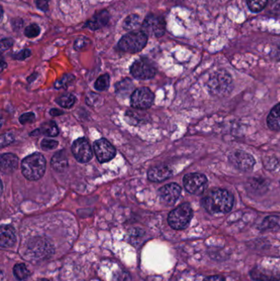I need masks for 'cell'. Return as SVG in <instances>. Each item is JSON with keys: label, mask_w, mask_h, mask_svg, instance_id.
<instances>
[{"label": "cell", "mask_w": 280, "mask_h": 281, "mask_svg": "<svg viewBox=\"0 0 280 281\" xmlns=\"http://www.w3.org/2000/svg\"><path fill=\"white\" fill-rule=\"evenodd\" d=\"M269 182L262 178H252L248 182V189L251 193L262 195L268 191Z\"/></svg>", "instance_id": "d6986e66"}, {"label": "cell", "mask_w": 280, "mask_h": 281, "mask_svg": "<svg viewBox=\"0 0 280 281\" xmlns=\"http://www.w3.org/2000/svg\"><path fill=\"white\" fill-rule=\"evenodd\" d=\"M251 278L256 281H279L280 274L272 270L266 269L264 268H253L250 272Z\"/></svg>", "instance_id": "5bb4252c"}, {"label": "cell", "mask_w": 280, "mask_h": 281, "mask_svg": "<svg viewBox=\"0 0 280 281\" xmlns=\"http://www.w3.org/2000/svg\"><path fill=\"white\" fill-rule=\"evenodd\" d=\"M49 0H36V5L43 12H47L49 9Z\"/></svg>", "instance_id": "8d00e7d4"}, {"label": "cell", "mask_w": 280, "mask_h": 281, "mask_svg": "<svg viewBox=\"0 0 280 281\" xmlns=\"http://www.w3.org/2000/svg\"><path fill=\"white\" fill-rule=\"evenodd\" d=\"M21 172L25 179L36 181L44 176L46 170V161L41 154L33 153L21 161Z\"/></svg>", "instance_id": "7a4b0ae2"}, {"label": "cell", "mask_w": 280, "mask_h": 281, "mask_svg": "<svg viewBox=\"0 0 280 281\" xmlns=\"http://www.w3.org/2000/svg\"><path fill=\"white\" fill-rule=\"evenodd\" d=\"M93 150L96 158L100 163L111 161L116 156V150L114 146L105 138L97 140L93 144Z\"/></svg>", "instance_id": "30bf717a"}, {"label": "cell", "mask_w": 280, "mask_h": 281, "mask_svg": "<svg viewBox=\"0 0 280 281\" xmlns=\"http://www.w3.org/2000/svg\"><path fill=\"white\" fill-rule=\"evenodd\" d=\"M109 12L106 10H103L101 12H97L90 21H87L86 26L90 28V30H98L109 22Z\"/></svg>", "instance_id": "ac0fdd59"}, {"label": "cell", "mask_w": 280, "mask_h": 281, "mask_svg": "<svg viewBox=\"0 0 280 281\" xmlns=\"http://www.w3.org/2000/svg\"><path fill=\"white\" fill-rule=\"evenodd\" d=\"M51 166L58 173L63 172L67 169L68 161L64 151H58L53 155L51 159Z\"/></svg>", "instance_id": "ffe728a7"}, {"label": "cell", "mask_w": 280, "mask_h": 281, "mask_svg": "<svg viewBox=\"0 0 280 281\" xmlns=\"http://www.w3.org/2000/svg\"><path fill=\"white\" fill-rule=\"evenodd\" d=\"M208 179L205 174L191 173L183 177V185L188 193L193 195H201L206 191Z\"/></svg>", "instance_id": "8992f818"}, {"label": "cell", "mask_w": 280, "mask_h": 281, "mask_svg": "<svg viewBox=\"0 0 280 281\" xmlns=\"http://www.w3.org/2000/svg\"><path fill=\"white\" fill-rule=\"evenodd\" d=\"M72 151L76 161L80 163H87L92 158V150L88 141L81 137L72 143Z\"/></svg>", "instance_id": "4fadbf2b"}, {"label": "cell", "mask_w": 280, "mask_h": 281, "mask_svg": "<svg viewBox=\"0 0 280 281\" xmlns=\"http://www.w3.org/2000/svg\"><path fill=\"white\" fill-rule=\"evenodd\" d=\"M48 281V280L46 279H42V280H39V281Z\"/></svg>", "instance_id": "7bdbcfd3"}, {"label": "cell", "mask_w": 280, "mask_h": 281, "mask_svg": "<svg viewBox=\"0 0 280 281\" xmlns=\"http://www.w3.org/2000/svg\"><path fill=\"white\" fill-rule=\"evenodd\" d=\"M193 216L191 205L188 202L183 203L173 210L168 216L169 226L176 230H184L190 224Z\"/></svg>", "instance_id": "3957f363"}, {"label": "cell", "mask_w": 280, "mask_h": 281, "mask_svg": "<svg viewBox=\"0 0 280 281\" xmlns=\"http://www.w3.org/2000/svg\"><path fill=\"white\" fill-rule=\"evenodd\" d=\"M74 79V76H72V75H65L64 77H63L62 79L56 81L55 84H54V86H55L56 89L66 88V87L68 86V85L72 83V81Z\"/></svg>", "instance_id": "f546056e"}, {"label": "cell", "mask_w": 280, "mask_h": 281, "mask_svg": "<svg viewBox=\"0 0 280 281\" xmlns=\"http://www.w3.org/2000/svg\"><path fill=\"white\" fill-rule=\"evenodd\" d=\"M14 41L11 38H4L1 40V51L3 52L13 45Z\"/></svg>", "instance_id": "e575fe53"}, {"label": "cell", "mask_w": 280, "mask_h": 281, "mask_svg": "<svg viewBox=\"0 0 280 281\" xmlns=\"http://www.w3.org/2000/svg\"><path fill=\"white\" fill-rule=\"evenodd\" d=\"M31 54L30 49H23L21 52H19L17 54H14L13 58L17 60H24L25 58L30 57Z\"/></svg>", "instance_id": "d590c367"}, {"label": "cell", "mask_w": 280, "mask_h": 281, "mask_svg": "<svg viewBox=\"0 0 280 281\" xmlns=\"http://www.w3.org/2000/svg\"><path fill=\"white\" fill-rule=\"evenodd\" d=\"M86 40H83V39H77L75 42V49L76 50H80V49H82L86 45Z\"/></svg>", "instance_id": "f35d334b"}, {"label": "cell", "mask_w": 280, "mask_h": 281, "mask_svg": "<svg viewBox=\"0 0 280 281\" xmlns=\"http://www.w3.org/2000/svg\"><path fill=\"white\" fill-rule=\"evenodd\" d=\"M247 3L252 12H260L267 7L268 0H247Z\"/></svg>", "instance_id": "484cf974"}, {"label": "cell", "mask_w": 280, "mask_h": 281, "mask_svg": "<svg viewBox=\"0 0 280 281\" xmlns=\"http://www.w3.org/2000/svg\"><path fill=\"white\" fill-rule=\"evenodd\" d=\"M155 95L147 87L137 89L131 96V105L137 109H146L151 107L154 103Z\"/></svg>", "instance_id": "9c48e42d"}, {"label": "cell", "mask_w": 280, "mask_h": 281, "mask_svg": "<svg viewBox=\"0 0 280 281\" xmlns=\"http://www.w3.org/2000/svg\"><path fill=\"white\" fill-rule=\"evenodd\" d=\"M278 220V217H276V216H268L262 222L260 229L261 230H276L279 228Z\"/></svg>", "instance_id": "4316f807"}, {"label": "cell", "mask_w": 280, "mask_h": 281, "mask_svg": "<svg viewBox=\"0 0 280 281\" xmlns=\"http://www.w3.org/2000/svg\"><path fill=\"white\" fill-rule=\"evenodd\" d=\"M229 161L237 170L243 172L253 171L256 165V160L251 154L239 150L229 154Z\"/></svg>", "instance_id": "52a82bcc"}, {"label": "cell", "mask_w": 280, "mask_h": 281, "mask_svg": "<svg viewBox=\"0 0 280 281\" xmlns=\"http://www.w3.org/2000/svg\"><path fill=\"white\" fill-rule=\"evenodd\" d=\"M35 116L34 113H31V112H29V113H25V114H22L20 118H19V121L21 124H26V123H33L35 121Z\"/></svg>", "instance_id": "d6a6232c"}, {"label": "cell", "mask_w": 280, "mask_h": 281, "mask_svg": "<svg viewBox=\"0 0 280 281\" xmlns=\"http://www.w3.org/2000/svg\"><path fill=\"white\" fill-rule=\"evenodd\" d=\"M267 125L271 130H280V104L274 106L267 117Z\"/></svg>", "instance_id": "44dd1931"}, {"label": "cell", "mask_w": 280, "mask_h": 281, "mask_svg": "<svg viewBox=\"0 0 280 281\" xmlns=\"http://www.w3.org/2000/svg\"><path fill=\"white\" fill-rule=\"evenodd\" d=\"M172 175H173V171L166 165L151 168L147 173L149 180L155 183L165 181L166 179H169Z\"/></svg>", "instance_id": "9a60e30c"}, {"label": "cell", "mask_w": 280, "mask_h": 281, "mask_svg": "<svg viewBox=\"0 0 280 281\" xmlns=\"http://www.w3.org/2000/svg\"><path fill=\"white\" fill-rule=\"evenodd\" d=\"M182 189L178 184L175 183L166 184L158 190V196L160 202L165 206H173L180 198Z\"/></svg>", "instance_id": "7c38bea8"}, {"label": "cell", "mask_w": 280, "mask_h": 281, "mask_svg": "<svg viewBox=\"0 0 280 281\" xmlns=\"http://www.w3.org/2000/svg\"><path fill=\"white\" fill-rule=\"evenodd\" d=\"M13 141V135L11 134V133H4V134H2L1 136V140H0L1 147H4L5 146L11 144Z\"/></svg>", "instance_id": "836d02e7"}, {"label": "cell", "mask_w": 280, "mask_h": 281, "mask_svg": "<svg viewBox=\"0 0 280 281\" xmlns=\"http://www.w3.org/2000/svg\"><path fill=\"white\" fill-rule=\"evenodd\" d=\"M40 28L37 24H30L25 29V35L28 38H35L39 35Z\"/></svg>", "instance_id": "4dcf8cb0"}, {"label": "cell", "mask_w": 280, "mask_h": 281, "mask_svg": "<svg viewBox=\"0 0 280 281\" xmlns=\"http://www.w3.org/2000/svg\"><path fill=\"white\" fill-rule=\"evenodd\" d=\"M201 203L210 214H226L233 209L234 198L226 189L215 188L202 198Z\"/></svg>", "instance_id": "6da1fadb"}, {"label": "cell", "mask_w": 280, "mask_h": 281, "mask_svg": "<svg viewBox=\"0 0 280 281\" xmlns=\"http://www.w3.org/2000/svg\"><path fill=\"white\" fill-rule=\"evenodd\" d=\"M76 102V97L74 95L71 93L63 94L60 97L57 99V103L60 105L61 107L70 109L74 105Z\"/></svg>", "instance_id": "d4e9b609"}, {"label": "cell", "mask_w": 280, "mask_h": 281, "mask_svg": "<svg viewBox=\"0 0 280 281\" xmlns=\"http://www.w3.org/2000/svg\"><path fill=\"white\" fill-rule=\"evenodd\" d=\"M232 77L229 72L221 70L216 72L208 81V89L212 95L223 96L230 93L233 89Z\"/></svg>", "instance_id": "5b68a950"}, {"label": "cell", "mask_w": 280, "mask_h": 281, "mask_svg": "<svg viewBox=\"0 0 280 281\" xmlns=\"http://www.w3.org/2000/svg\"><path fill=\"white\" fill-rule=\"evenodd\" d=\"M148 40V35L143 30L138 32H130L122 37L118 46L123 52L135 54L145 48Z\"/></svg>", "instance_id": "277c9868"}, {"label": "cell", "mask_w": 280, "mask_h": 281, "mask_svg": "<svg viewBox=\"0 0 280 281\" xmlns=\"http://www.w3.org/2000/svg\"></svg>", "instance_id": "ee69618b"}, {"label": "cell", "mask_w": 280, "mask_h": 281, "mask_svg": "<svg viewBox=\"0 0 280 281\" xmlns=\"http://www.w3.org/2000/svg\"><path fill=\"white\" fill-rule=\"evenodd\" d=\"M267 164H265V167L267 170H272L276 169V166L278 165V160L275 158H271V160L267 161Z\"/></svg>", "instance_id": "74e56055"}, {"label": "cell", "mask_w": 280, "mask_h": 281, "mask_svg": "<svg viewBox=\"0 0 280 281\" xmlns=\"http://www.w3.org/2000/svg\"><path fill=\"white\" fill-rule=\"evenodd\" d=\"M132 88H133L132 81L128 78H126L116 85V93L119 96L127 97V95L132 93Z\"/></svg>", "instance_id": "603a6c76"}, {"label": "cell", "mask_w": 280, "mask_h": 281, "mask_svg": "<svg viewBox=\"0 0 280 281\" xmlns=\"http://www.w3.org/2000/svg\"><path fill=\"white\" fill-rule=\"evenodd\" d=\"M49 114H50V115H52V116H59V115H62V114H64V112L58 109H50Z\"/></svg>", "instance_id": "60d3db41"}, {"label": "cell", "mask_w": 280, "mask_h": 281, "mask_svg": "<svg viewBox=\"0 0 280 281\" xmlns=\"http://www.w3.org/2000/svg\"><path fill=\"white\" fill-rule=\"evenodd\" d=\"M6 63H4V61H2V67H1V71H3L4 69V67H6Z\"/></svg>", "instance_id": "b9f144b4"}, {"label": "cell", "mask_w": 280, "mask_h": 281, "mask_svg": "<svg viewBox=\"0 0 280 281\" xmlns=\"http://www.w3.org/2000/svg\"><path fill=\"white\" fill-rule=\"evenodd\" d=\"M18 165V157L14 154H2L0 156V169L3 174H12L17 169Z\"/></svg>", "instance_id": "2e32d148"}, {"label": "cell", "mask_w": 280, "mask_h": 281, "mask_svg": "<svg viewBox=\"0 0 280 281\" xmlns=\"http://www.w3.org/2000/svg\"><path fill=\"white\" fill-rule=\"evenodd\" d=\"M58 142L57 141L49 139V138H44V139L42 140L41 143H40L41 148L44 151H50V150L55 149L56 147H58Z\"/></svg>", "instance_id": "1f68e13d"}, {"label": "cell", "mask_w": 280, "mask_h": 281, "mask_svg": "<svg viewBox=\"0 0 280 281\" xmlns=\"http://www.w3.org/2000/svg\"><path fill=\"white\" fill-rule=\"evenodd\" d=\"M142 29L147 35H152L155 37H160L165 32V19L161 16L150 15L143 21Z\"/></svg>", "instance_id": "8fae6325"}, {"label": "cell", "mask_w": 280, "mask_h": 281, "mask_svg": "<svg viewBox=\"0 0 280 281\" xmlns=\"http://www.w3.org/2000/svg\"><path fill=\"white\" fill-rule=\"evenodd\" d=\"M110 84V77L109 74H103L100 77H98L97 80L95 82V88L97 91H105L109 88Z\"/></svg>", "instance_id": "83f0119b"}, {"label": "cell", "mask_w": 280, "mask_h": 281, "mask_svg": "<svg viewBox=\"0 0 280 281\" xmlns=\"http://www.w3.org/2000/svg\"><path fill=\"white\" fill-rule=\"evenodd\" d=\"M39 131H40V133L49 137H57L59 133L58 126L56 124L55 122L51 120L42 123Z\"/></svg>", "instance_id": "7402d4cb"}, {"label": "cell", "mask_w": 280, "mask_h": 281, "mask_svg": "<svg viewBox=\"0 0 280 281\" xmlns=\"http://www.w3.org/2000/svg\"><path fill=\"white\" fill-rule=\"evenodd\" d=\"M203 281H225V280L220 276H213V277H206Z\"/></svg>", "instance_id": "ab89813d"}, {"label": "cell", "mask_w": 280, "mask_h": 281, "mask_svg": "<svg viewBox=\"0 0 280 281\" xmlns=\"http://www.w3.org/2000/svg\"><path fill=\"white\" fill-rule=\"evenodd\" d=\"M14 277L19 281H23L28 279L30 277V272L28 271L27 268L25 267L24 263H17L14 266L13 270Z\"/></svg>", "instance_id": "cb8c5ba5"}, {"label": "cell", "mask_w": 280, "mask_h": 281, "mask_svg": "<svg viewBox=\"0 0 280 281\" xmlns=\"http://www.w3.org/2000/svg\"><path fill=\"white\" fill-rule=\"evenodd\" d=\"M130 71L135 78L140 80L151 79L156 74L155 67L146 58H141L135 61L131 66Z\"/></svg>", "instance_id": "ba28073f"}, {"label": "cell", "mask_w": 280, "mask_h": 281, "mask_svg": "<svg viewBox=\"0 0 280 281\" xmlns=\"http://www.w3.org/2000/svg\"><path fill=\"white\" fill-rule=\"evenodd\" d=\"M140 17L136 14H131L126 17L125 21L123 22V27L126 30H132L139 25Z\"/></svg>", "instance_id": "f1b7e54d"}, {"label": "cell", "mask_w": 280, "mask_h": 281, "mask_svg": "<svg viewBox=\"0 0 280 281\" xmlns=\"http://www.w3.org/2000/svg\"><path fill=\"white\" fill-rule=\"evenodd\" d=\"M16 243V234L12 226L3 225L0 229V245L3 249H8Z\"/></svg>", "instance_id": "e0dca14e"}]
</instances>
